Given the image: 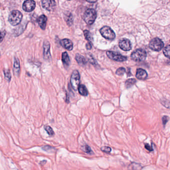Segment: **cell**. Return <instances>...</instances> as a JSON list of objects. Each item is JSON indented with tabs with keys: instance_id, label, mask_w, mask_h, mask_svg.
<instances>
[{
	"instance_id": "obj_12",
	"label": "cell",
	"mask_w": 170,
	"mask_h": 170,
	"mask_svg": "<svg viewBox=\"0 0 170 170\" xmlns=\"http://www.w3.org/2000/svg\"><path fill=\"white\" fill-rule=\"evenodd\" d=\"M136 77L140 80H145L148 77V74L146 71L142 68L137 69Z\"/></svg>"
},
{
	"instance_id": "obj_18",
	"label": "cell",
	"mask_w": 170,
	"mask_h": 170,
	"mask_svg": "<svg viewBox=\"0 0 170 170\" xmlns=\"http://www.w3.org/2000/svg\"><path fill=\"white\" fill-rule=\"evenodd\" d=\"M77 89H78L79 93L82 96H87L88 93V91L86 87L85 86V85H82V84L79 85Z\"/></svg>"
},
{
	"instance_id": "obj_16",
	"label": "cell",
	"mask_w": 170,
	"mask_h": 170,
	"mask_svg": "<svg viewBox=\"0 0 170 170\" xmlns=\"http://www.w3.org/2000/svg\"><path fill=\"white\" fill-rule=\"evenodd\" d=\"M62 61L63 65L65 67H68L69 66L70 60V58L67 52H64L63 54H62Z\"/></svg>"
},
{
	"instance_id": "obj_26",
	"label": "cell",
	"mask_w": 170,
	"mask_h": 170,
	"mask_svg": "<svg viewBox=\"0 0 170 170\" xmlns=\"http://www.w3.org/2000/svg\"><path fill=\"white\" fill-rule=\"evenodd\" d=\"M101 151L106 153H110L111 151V149L109 147H103L101 148Z\"/></svg>"
},
{
	"instance_id": "obj_7",
	"label": "cell",
	"mask_w": 170,
	"mask_h": 170,
	"mask_svg": "<svg viewBox=\"0 0 170 170\" xmlns=\"http://www.w3.org/2000/svg\"><path fill=\"white\" fill-rule=\"evenodd\" d=\"M107 57L111 60H113L116 62H122L126 61L127 60V57L121 54H118L116 52H114L112 51H108L106 52Z\"/></svg>"
},
{
	"instance_id": "obj_19",
	"label": "cell",
	"mask_w": 170,
	"mask_h": 170,
	"mask_svg": "<svg viewBox=\"0 0 170 170\" xmlns=\"http://www.w3.org/2000/svg\"><path fill=\"white\" fill-rule=\"evenodd\" d=\"M136 80L135 79H129L125 81V85L126 88H129L132 86L133 85L136 84Z\"/></svg>"
},
{
	"instance_id": "obj_20",
	"label": "cell",
	"mask_w": 170,
	"mask_h": 170,
	"mask_svg": "<svg viewBox=\"0 0 170 170\" xmlns=\"http://www.w3.org/2000/svg\"><path fill=\"white\" fill-rule=\"evenodd\" d=\"M4 73L5 78L9 82L11 80L12 75L9 69H4Z\"/></svg>"
},
{
	"instance_id": "obj_10",
	"label": "cell",
	"mask_w": 170,
	"mask_h": 170,
	"mask_svg": "<svg viewBox=\"0 0 170 170\" xmlns=\"http://www.w3.org/2000/svg\"><path fill=\"white\" fill-rule=\"evenodd\" d=\"M35 8L36 3L33 0H26L23 5V9L27 12L33 11Z\"/></svg>"
},
{
	"instance_id": "obj_29",
	"label": "cell",
	"mask_w": 170,
	"mask_h": 170,
	"mask_svg": "<svg viewBox=\"0 0 170 170\" xmlns=\"http://www.w3.org/2000/svg\"><path fill=\"white\" fill-rule=\"evenodd\" d=\"M145 147L147 150H148L149 151H153V149L152 146H151L149 144H145Z\"/></svg>"
},
{
	"instance_id": "obj_3",
	"label": "cell",
	"mask_w": 170,
	"mask_h": 170,
	"mask_svg": "<svg viewBox=\"0 0 170 170\" xmlns=\"http://www.w3.org/2000/svg\"><path fill=\"white\" fill-rule=\"evenodd\" d=\"M132 60L137 62H143L146 58L147 53L143 49H137L132 53Z\"/></svg>"
},
{
	"instance_id": "obj_25",
	"label": "cell",
	"mask_w": 170,
	"mask_h": 170,
	"mask_svg": "<svg viewBox=\"0 0 170 170\" xmlns=\"http://www.w3.org/2000/svg\"><path fill=\"white\" fill-rule=\"evenodd\" d=\"M84 151L85 152H86V153H87V154H93V152L92 151L91 148H90L89 146H88L87 145L84 146Z\"/></svg>"
},
{
	"instance_id": "obj_21",
	"label": "cell",
	"mask_w": 170,
	"mask_h": 170,
	"mask_svg": "<svg viewBox=\"0 0 170 170\" xmlns=\"http://www.w3.org/2000/svg\"><path fill=\"white\" fill-rule=\"evenodd\" d=\"M84 36H85V39L89 41V43H92L93 39H92V35H91V33H90V32L88 31L85 30L84 31Z\"/></svg>"
},
{
	"instance_id": "obj_17",
	"label": "cell",
	"mask_w": 170,
	"mask_h": 170,
	"mask_svg": "<svg viewBox=\"0 0 170 170\" xmlns=\"http://www.w3.org/2000/svg\"><path fill=\"white\" fill-rule=\"evenodd\" d=\"M76 59L77 63L81 65H84L87 63L86 60H85V57L80 54H76Z\"/></svg>"
},
{
	"instance_id": "obj_6",
	"label": "cell",
	"mask_w": 170,
	"mask_h": 170,
	"mask_svg": "<svg viewBox=\"0 0 170 170\" xmlns=\"http://www.w3.org/2000/svg\"><path fill=\"white\" fill-rule=\"evenodd\" d=\"M80 74L78 71L75 70L73 71L70 77V84L73 89L76 91L80 84Z\"/></svg>"
},
{
	"instance_id": "obj_13",
	"label": "cell",
	"mask_w": 170,
	"mask_h": 170,
	"mask_svg": "<svg viewBox=\"0 0 170 170\" xmlns=\"http://www.w3.org/2000/svg\"><path fill=\"white\" fill-rule=\"evenodd\" d=\"M60 44L64 48L66 49L68 51H71L73 49V42L68 39H62L60 41Z\"/></svg>"
},
{
	"instance_id": "obj_34",
	"label": "cell",
	"mask_w": 170,
	"mask_h": 170,
	"mask_svg": "<svg viewBox=\"0 0 170 170\" xmlns=\"http://www.w3.org/2000/svg\"><path fill=\"white\" fill-rule=\"evenodd\" d=\"M0 57H1V54H0Z\"/></svg>"
},
{
	"instance_id": "obj_35",
	"label": "cell",
	"mask_w": 170,
	"mask_h": 170,
	"mask_svg": "<svg viewBox=\"0 0 170 170\" xmlns=\"http://www.w3.org/2000/svg\"><path fill=\"white\" fill-rule=\"evenodd\" d=\"M0 5H1V4H0Z\"/></svg>"
},
{
	"instance_id": "obj_4",
	"label": "cell",
	"mask_w": 170,
	"mask_h": 170,
	"mask_svg": "<svg viewBox=\"0 0 170 170\" xmlns=\"http://www.w3.org/2000/svg\"><path fill=\"white\" fill-rule=\"evenodd\" d=\"M164 43L159 38H154L149 43V47L153 51L159 52L164 47Z\"/></svg>"
},
{
	"instance_id": "obj_15",
	"label": "cell",
	"mask_w": 170,
	"mask_h": 170,
	"mask_svg": "<svg viewBox=\"0 0 170 170\" xmlns=\"http://www.w3.org/2000/svg\"><path fill=\"white\" fill-rule=\"evenodd\" d=\"M38 22L41 28L43 30H45L47 22V17L45 15H43L38 18Z\"/></svg>"
},
{
	"instance_id": "obj_1",
	"label": "cell",
	"mask_w": 170,
	"mask_h": 170,
	"mask_svg": "<svg viewBox=\"0 0 170 170\" xmlns=\"http://www.w3.org/2000/svg\"><path fill=\"white\" fill-rule=\"evenodd\" d=\"M97 14L95 10L92 9H88L84 15V20L87 24L92 25L96 20Z\"/></svg>"
},
{
	"instance_id": "obj_32",
	"label": "cell",
	"mask_w": 170,
	"mask_h": 170,
	"mask_svg": "<svg viewBox=\"0 0 170 170\" xmlns=\"http://www.w3.org/2000/svg\"><path fill=\"white\" fill-rule=\"evenodd\" d=\"M87 2H89V3H93L96 2L97 0H86Z\"/></svg>"
},
{
	"instance_id": "obj_14",
	"label": "cell",
	"mask_w": 170,
	"mask_h": 170,
	"mask_svg": "<svg viewBox=\"0 0 170 170\" xmlns=\"http://www.w3.org/2000/svg\"><path fill=\"white\" fill-rule=\"evenodd\" d=\"M21 72L20 63L18 58H15L14 65V73L16 76H19Z\"/></svg>"
},
{
	"instance_id": "obj_8",
	"label": "cell",
	"mask_w": 170,
	"mask_h": 170,
	"mask_svg": "<svg viewBox=\"0 0 170 170\" xmlns=\"http://www.w3.org/2000/svg\"><path fill=\"white\" fill-rule=\"evenodd\" d=\"M42 6L47 11H52L55 8L56 3L54 0H43Z\"/></svg>"
},
{
	"instance_id": "obj_31",
	"label": "cell",
	"mask_w": 170,
	"mask_h": 170,
	"mask_svg": "<svg viewBox=\"0 0 170 170\" xmlns=\"http://www.w3.org/2000/svg\"><path fill=\"white\" fill-rule=\"evenodd\" d=\"M52 147H51L49 146H46L43 147L42 149L45 150V151H47L49 149H52Z\"/></svg>"
},
{
	"instance_id": "obj_28",
	"label": "cell",
	"mask_w": 170,
	"mask_h": 170,
	"mask_svg": "<svg viewBox=\"0 0 170 170\" xmlns=\"http://www.w3.org/2000/svg\"><path fill=\"white\" fill-rule=\"evenodd\" d=\"M5 35H6V32H0V43H1L3 41L4 38L5 37Z\"/></svg>"
},
{
	"instance_id": "obj_23",
	"label": "cell",
	"mask_w": 170,
	"mask_h": 170,
	"mask_svg": "<svg viewBox=\"0 0 170 170\" xmlns=\"http://www.w3.org/2000/svg\"><path fill=\"white\" fill-rule=\"evenodd\" d=\"M126 73V69L124 68H120L117 69L116 72V74L119 76H123Z\"/></svg>"
},
{
	"instance_id": "obj_30",
	"label": "cell",
	"mask_w": 170,
	"mask_h": 170,
	"mask_svg": "<svg viewBox=\"0 0 170 170\" xmlns=\"http://www.w3.org/2000/svg\"><path fill=\"white\" fill-rule=\"evenodd\" d=\"M86 47L87 49H91L92 47V44L91 43H88L86 45Z\"/></svg>"
},
{
	"instance_id": "obj_33",
	"label": "cell",
	"mask_w": 170,
	"mask_h": 170,
	"mask_svg": "<svg viewBox=\"0 0 170 170\" xmlns=\"http://www.w3.org/2000/svg\"><path fill=\"white\" fill-rule=\"evenodd\" d=\"M65 101H66V103H69V97H68V93H66V100H65Z\"/></svg>"
},
{
	"instance_id": "obj_24",
	"label": "cell",
	"mask_w": 170,
	"mask_h": 170,
	"mask_svg": "<svg viewBox=\"0 0 170 170\" xmlns=\"http://www.w3.org/2000/svg\"><path fill=\"white\" fill-rule=\"evenodd\" d=\"M163 53L165 57L168 58L170 57V46L168 45L164 49L163 51Z\"/></svg>"
},
{
	"instance_id": "obj_2",
	"label": "cell",
	"mask_w": 170,
	"mask_h": 170,
	"mask_svg": "<svg viewBox=\"0 0 170 170\" xmlns=\"http://www.w3.org/2000/svg\"><path fill=\"white\" fill-rule=\"evenodd\" d=\"M22 14L17 10L12 12L9 17V22L12 25H19L22 20Z\"/></svg>"
},
{
	"instance_id": "obj_22",
	"label": "cell",
	"mask_w": 170,
	"mask_h": 170,
	"mask_svg": "<svg viewBox=\"0 0 170 170\" xmlns=\"http://www.w3.org/2000/svg\"><path fill=\"white\" fill-rule=\"evenodd\" d=\"M44 128L46 130V132L47 133V134H49V135L51 136L54 135V132L53 129L50 126H44Z\"/></svg>"
},
{
	"instance_id": "obj_9",
	"label": "cell",
	"mask_w": 170,
	"mask_h": 170,
	"mask_svg": "<svg viewBox=\"0 0 170 170\" xmlns=\"http://www.w3.org/2000/svg\"><path fill=\"white\" fill-rule=\"evenodd\" d=\"M120 48L124 51H129L132 49V44L129 39H123L119 42Z\"/></svg>"
},
{
	"instance_id": "obj_11",
	"label": "cell",
	"mask_w": 170,
	"mask_h": 170,
	"mask_svg": "<svg viewBox=\"0 0 170 170\" xmlns=\"http://www.w3.org/2000/svg\"><path fill=\"white\" fill-rule=\"evenodd\" d=\"M44 57L46 60H49L51 57L50 44L47 41H44Z\"/></svg>"
},
{
	"instance_id": "obj_27",
	"label": "cell",
	"mask_w": 170,
	"mask_h": 170,
	"mask_svg": "<svg viewBox=\"0 0 170 170\" xmlns=\"http://www.w3.org/2000/svg\"><path fill=\"white\" fill-rule=\"evenodd\" d=\"M169 120V117L167 116H164L162 117V122L163 124L164 125V126L167 124V122H168Z\"/></svg>"
},
{
	"instance_id": "obj_5",
	"label": "cell",
	"mask_w": 170,
	"mask_h": 170,
	"mask_svg": "<svg viewBox=\"0 0 170 170\" xmlns=\"http://www.w3.org/2000/svg\"><path fill=\"white\" fill-rule=\"evenodd\" d=\"M102 36L106 39L113 40L115 38V33L108 26H104L100 30Z\"/></svg>"
}]
</instances>
